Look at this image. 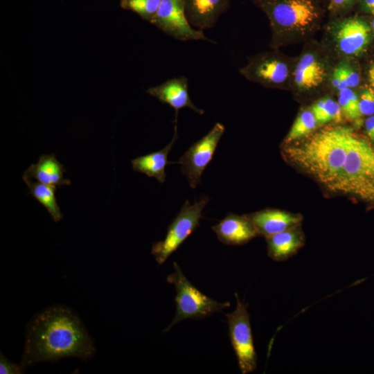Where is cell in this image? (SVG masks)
I'll return each instance as SVG.
<instances>
[{"mask_svg": "<svg viewBox=\"0 0 374 374\" xmlns=\"http://www.w3.org/2000/svg\"><path fill=\"white\" fill-rule=\"evenodd\" d=\"M354 130L334 125L321 127L299 142L287 145V159L317 181L332 190L345 163Z\"/></svg>", "mask_w": 374, "mask_h": 374, "instance_id": "obj_2", "label": "cell"}, {"mask_svg": "<svg viewBox=\"0 0 374 374\" xmlns=\"http://www.w3.org/2000/svg\"><path fill=\"white\" fill-rule=\"evenodd\" d=\"M295 64L294 60L280 52L265 51L251 57L240 73L262 87L286 89L292 84Z\"/></svg>", "mask_w": 374, "mask_h": 374, "instance_id": "obj_6", "label": "cell"}, {"mask_svg": "<svg viewBox=\"0 0 374 374\" xmlns=\"http://www.w3.org/2000/svg\"><path fill=\"white\" fill-rule=\"evenodd\" d=\"M173 267L174 271L168 276L167 281L175 288L176 313L164 332L184 319H202L230 306L229 302L217 301L201 292L186 278L177 262H173Z\"/></svg>", "mask_w": 374, "mask_h": 374, "instance_id": "obj_5", "label": "cell"}, {"mask_svg": "<svg viewBox=\"0 0 374 374\" xmlns=\"http://www.w3.org/2000/svg\"><path fill=\"white\" fill-rule=\"evenodd\" d=\"M167 35L181 41L204 40L213 42L190 24L185 10V0H161L150 22Z\"/></svg>", "mask_w": 374, "mask_h": 374, "instance_id": "obj_12", "label": "cell"}, {"mask_svg": "<svg viewBox=\"0 0 374 374\" xmlns=\"http://www.w3.org/2000/svg\"><path fill=\"white\" fill-rule=\"evenodd\" d=\"M22 179L26 184L30 194L46 208L55 222H59L63 217V215L56 201L55 186L33 182L31 179L24 176Z\"/></svg>", "mask_w": 374, "mask_h": 374, "instance_id": "obj_20", "label": "cell"}, {"mask_svg": "<svg viewBox=\"0 0 374 374\" xmlns=\"http://www.w3.org/2000/svg\"><path fill=\"white\" fill-rule=\"evenodd\" d=\"M355 0H328V10L333 14H341L348 10Z\"/></svg>", "mask_w": 374, "mask_h": 374, "instance_id": "obj_28", "label": "cell"}, {"mask_svg": "<svg viewBox=\"0 0 374 374\" xmlns=\"http://www.w3.org/2000/svg\"><path fill=\"white\" fill-rule=\"evenodd\" d=\"M21 364H16L8 360L1 353L0 355V373L1 374H21L25 371Z\"/></svg>", "mask_w": 374, "mask_h": 374, "instance_id": "obj_27", "label": "cell"}, {"mask_svg": "<svg viewBox=\"0 0 374 374\" xmlns=\"http://www.w3.org/2000/svg\"><path fill=\"white\" fill-rule=\"evenodd\" d=\"M258 234L266 238L299 226L302 217L278 209H264L247 215Z\"/></svg>", "mask_w": 374, "mask_h": 374, "instance_id": "obj_16", "label": "cell"}, {"mask_svg": "<svg viewBox=\"0 0 374 374\" xmlns=\"http://www.w3.org/2000/svg\"><path fill=\"white\" fill-rule=\"evenodd\" d=\"M212 229L221 242L229 245L244 244L259 235L247 216L233 213H229Z\"/></svg>", "mask_w": 374, "mask_h": 374, "instance_id": "obj_14", "label": "cell"}, {"mask_svg": "<svg viewBox=\"0 0 374 374\" xmlns=\"http://www.w3.org/2000/svg\"><path fill=\"white\" fill-rule=\"evenodd\" d=\"M372 28H373V30L374 31V19L372 21Z\"/></svg>", "mask_w": 374, "mask_h": 374, "instance_id": "obj_32", "label": "cell"}, {"mask_svg": "<svg viewBox=\"0 0 374 374\" xmlns=\"http://www.w3.org/2000/svg\"><path fill=\"white\" fill-rule=\"evenodd\" d=\"M236 307L233 312L226 314L229 336L240 370L242 374L255 371L257 355L253 345L252 331L247 310L248 305L241 301L235 294Z\"/></svg>", "mask_w": 374, "mask_h": 374, "instance_id": "obj_8", "label": "cell"}, {"mask_svg": "<svg viewBox=\"0 0 374 374\" xmlns=\"http://www.w3.org/2000/svg\"><path fill=\"white\" fill-rule=\"evenodd\" d=\"M225 131L224 126L217 123L201 139L194 143L175 162L181 165V171L192 188L201 183V176L212 160L218 143Z\"/></svg>", "mask_w": 374, "mask_h": 374, "instance_id": "obj_11", "label": "cell"}, {"mask_svg": "<svg viewBox=\"0 0 374 374\" xmlns=\"http://www.w3.org/2000/svg\"><path fill=\"white\" fill-rule=\"evenodd\" d=\"M317 126V121L311 109H303L285 136L284 144L290 145L307 137L314 132Z\"/></svg>", "mask_w": 374, "mask_h": 374, "instance_id": "obj_21", "label": "cell"}, {"mask_svg": "<svg viewBox=\"0 0 374 374\" xmlns=\"http://www.w3.org/2000/svg\"><path fill=\"white\" fill-rule=\"evenodd\" d=\"M359 109L362 116H372L374 114V90L366 88L359 98Z\"/></svg>", "mask_w": 374, "mask_h": 374, "instance_id": "obj_26", "label": "cell"}, {"mask_svg": "<svg viewBox=\"0 0 374 374\" xmlns=\"http://www.w3.org/2000/svg\"><path fill=\"white\" fill-rule=\"evenodd\" d=\"M208 202L209 198L205 195L192 204L188 200L185 202L179 213L168 226L164 240L152 245V255L158 265L164 263L199 226L202 211Z\"/></svg>", "mask_w": 374, "mask_h": 374, "instance_id": "obj_7", "label": "cell"}, {"mask_svg": "<svg viewBox=\"0 0 374 374\" xmlns=\"http://www.w3.org/2000/svg\"><path fill=\"white\" fill-rule=\"evenodd\" d=\"M230 3L231 0H185L186 15L192 26L202 30L213 27Z\"/></svg>", "mask_w": 374, "mask_h": 374, "instance_id": "obj_15", "label": "cell"}, {"mask_svg": "<svg viewBox=\"0 0 374 374\" xmlns=\"http://www.w3.org/2000/svg\"><path fill=\"white\" fill-rule=\"evenodd\" d=\"M177 139V131L175 125L174 136L170 143L159 151L132 159L131 163L133 170L145 174L149 177H154L161 183L165 182L166 166L172 163L168 161V155Z\"/></svg>", "mask_w": 374, "mask_h": 374, "instance_id": "obj_19", "label": "cell"}, {"mask_svg": "<svg viewBox=\"0 0 374 374\" xmlns=\"http://www.w3.org/2000/svg\"><path fill=\"white\" fill-rule=\"evenodd\" d=\"M368 80L371 88L374 90V60L371 63L368 69Z\"/></svg>", "mask_w": 374, "mask_h": 374, "instance_id": "obj_31", "label": "cell"}, {"mask_svg": "<svg viewBox=\"0 0 374 374\" xmlns=\"http://www.w3.org/2000/svg\"><path fill=\"white\" fill-rule=\"evenodd\" d=\"M146 92L161 103L169 105L175 111L176 118L179 109L188 107L199 114L204 111L195 106L188 93V79L185 76L173 78L165 82L149 88Z\"/></svg>", "mask_w": 374, "mask_h": 374, "instance_id": "obj_13", "label": "cell"}, {"mask_svg": "<svg viewBox=\"0 0 374 374\" xmlns=\"http://www.w3.org/2000/svg\"><path fill=\"white\" fill-rule=\"evenodd\" d=\"M330 37L339 54L358 57L366 51L371 43V28L359 17H346L331 24Z\"/></svg>", "mask_w": 374, "mask_h": 374, "instance_id": "obj_10", "label": "cell"}, {"mask_svg": "<svg viewBox=\"0 0 374 374\" xmlns=\"http://www.w3.org/2000/svg\"><path fill=\"white\" fill-rule=\"evenodd\" d=\"M334 70L339 75L345 87L354 88L359 84L360 82L359 73L348 62H341Z\"/></svg>", "mask_w": 374, "mask_h": 374, "instance_id": "obj_25", "label": "cell"}, {"mask_svg": "<svg viewBox=\"0 0 374 374\" xmlns=\"http://www.w3.org/2000/svg\"><path fill=\"white\" fill-rule=\"evenodd\" d=\"M161 0H121L123 9L136 13L142 19L150 22L161 4Z\"/></svg>", "mask_w": 374, "mask_h": 374, "instance_id": "obj_24", "label": "cell"}, {"mask_svg": "<svg viewBox=\"0 0 374 374\" xmlns=\"http://www.w3.org/2000/svg\"><path fill=\"white\" fill-rule=\"evenodd\" d=\"M94 353L93 342L79 317L68 307L53 305L28 324L21 364L26 368L64 357L87 360Z\"/></svg>", "mask_w": 374, "mask_h": 374, "instance_id": "obj_1", "label": "cell"}, {"mask_svg": "<svg viewBox=\"0 0 374 374\" xmlns=\"http://www.w3.org/2000/svg\"><path fill=\"white\" fill-rule=\"evenodd\" d=\"M332 191L374 205V145L355 132Z\"/></svg>", "mask_w": 374, "mask_h": 374, "instance_id": "obj_4", "label": "cell"}, {"mask_svg": "<svg viewBox=\"0 0 374 374\" xmlns=\"http://www.w3.org/2000/svg\"><path fill=\"white\" fill-rule=\"evenodd\" d=\"M329 72L326 55L320 47L310 44L296 61L292 84L301 93H311L324 85Z\"/></svg>", "mask_w": 374, "mask_h": 374, "instance_id": "obj_9", "label": "cell"}, {"mask_svg": "<svg viewBox=\"0 0 374 374\" xmlns=\"http://www.w3.org/2000/svg\"><path fill=\"white\" fill-rule=\"evenodd\" d=\"M362 6L366 12L374 15V0H362Z\"/></svg>", "mask_w": 374, "mask_h": 374, "instance_id": "obj_30", "label": "cell"}, {"mask_svg": "<svg viewBox=\"0 0 374 374\" xmlns=\"http://www.w3.org/2000/svg\"><path fill=\"white\" fill-rule=\"evenodd\" d=\"M338 103L343 115L355 124L360 125L363 116L359 109V97L352 88L346 87L339 91Z\"/></svg>", "mask_w": 374, "mask_h": 374, "instance_id": "obj_23", "label": "cell"}, {"mask_svg": "<svg viewBox=\"0 0 374 374\" xmlns=\"http://www.w3.org/2000/svg\"><path fill=\"white\" fill-rule=\"evenodd\" d=\"M65 168L56 159L55 155L43 154L36 164H31L23 176L35 179L40 183L51 186L71 184V181L64 178Z\"/></svg>", "mask_w": 374, "mask_h": 374, "instance_id": "obj_17", "label": "cell"}, {"mask_svg": "<svg viewBox=\"0 0 374 374\" xmlns=\"http://www.w3.org/2000/svg\"><path fill=\"white\" fill-rule=\"evenodd\" d=\"M364 125L367 136L374 142V116H370L366 120Z\"/></svg>", "mask_w": 374, "mask_h": 374, "instance_id": "obj_29", "label": "cell"}, {"mask_svg": "<svg viewBox=\"0 0 374 374\" xmlns=\"http://www.w3.org/2000/svg\"><path fill=\"white\" fill-rule=\"evenodd\" d=\"M318 126L330 123H340L343 113L338 102L330 97H324L316 101L311 107Z\"/></svg>", "mask_w": 374, "mask_h": 374, "instance_id": "obj_22", "label": "cell"}, {"mask_svg": "<svg viewBox=\"0 0 374 374\" xmlns=\"http://www.w3.org/2000/svg\"><path fill=\"white\" fill-rule=\"evenodd\" d=\"M266 238L268 256L276 261H283L292 256L304 242V236L299 226Z\"/></svg>", "mask_w": 374, "mask_h": 374, "instance_id": "obj_18", "label": "cell"}, {"mask_svg": "<svg viewBox=\"0 0 374 374\" xmlns=\"http://www.w3.org/2000/svg\"><path fill=\"white\" fill-rule=\"evenodd\" d=\"M267 16L276 48L306 39L319 27L323 16L320 0H253Z\"/></svg>", "mask_w": 374, "mask_h": 374, "instance_id": "obj_3", "label": "cell"}]
</instances>
